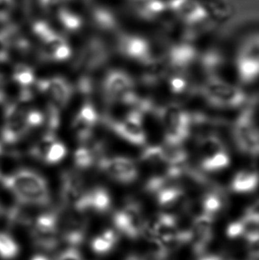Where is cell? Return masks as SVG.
I'll use <instances>...</instances> for the list:
<instances>
[{
    "mask_svg": "<svg viewBox=\"0 0 259 260\" xmlns=\"http://www.w3.org/2000/svg\"><path fill=\"white\" fill-rule=\"evenodd\" d=\"M0 181L21 204L33 206H46L50 204L47 183L39 173L28 169L19 170L2 176Z\"/></svg>",
    "mask_w": 259,
    "mask_h": 260,
    "instance_id": "obj_1",
    "label": "cell"
},
{
    "mask_svg": "<svg viewBox=\"0 0 259 260\" xmlns=\"http://www.w3.org/2000/svg\"><path fill=\"white\" fill-rule=\"evenodd\" d=\"M201 92L208 103L218 109H238L247 102L245 91L214 76L204 82Z\"/></svg>",
    "mask_w": 259,
    "mask_h": 260,
    "instance_id": "obj_2",
    "label": "cell"
},
{
    "mask_svg": "<svg viewBox=\"0 0 259 260\" xmlns=\"http://www.w3.org/2000/svg\"><path fill=\"white\" fill-rule=\"evenodd\" d=\"M235 70L239 80L252 84L259 79V30L246 36L239 45L235 56Z\"/></svg>",
    "mask_w": 259,
    "mask_h": 260,
    "instance_id": "obj_3",
    "label": "cell"
},
{
    "mask_svg": "<svg viewBox=\"0 0 259 260\" xmlns=\"http://www.w3.org/2000/svg\"><path fill=\"white\" fill-rule=\"evenodd\" d=\"M165 127V141L171 147H179L190 135L192 117L186 110L178 106L164 107L158 111Z\"/></svg>",
    "mask_w": 259,
    "mask_h": 260,
    "instance_id": "obj_4",
    "label": "cell"
},
{
    "mask_svg": "<svg viewBox=\"0 0 259 260\" xmlns=\"http://www.w3.org/2000/svg\"><path fill=\"white\" fill-rule=\"evenodd\" d=\"M168 14L189 28L207 24L212 19L210 9L201 0H166Z\"/></svg>",
    "mask_w": 259,
    "mask_h": 260,
    "instance_id": "obj_5",
    "label": "cell"
},
{
    "mask_svg": "<svg viewBox=\"0 0 259 260\" xmlns=\"http://www.w3.org/2000/svg\"><path fill=\"white\" fill-rule=\"evenodd\" d=\"M38 87L49 101L50 126L55 129L59 124V111L70 102L73 91L72 87L65 78L60 77L40 80Z\"/></svg>",
    "mask_w": 259,
    "mask_h": 260,
    "instance_id": "obj_6",
    "label": "cell"
},
{
    "mask_svg": "<svg viewBox=\"0 0 259 260\" xmlns=\"http://www.w3.org/2000/svg\"><path fill=\"white\" fill-rule=\"evenodd\" d=\"M134 81L128 73L114 70L106 76L103 83V93L109 103H123L136 106L139 97L134 91Z\"/></svg>",
    "mask_w": 259,
    "mask_h": 260,
    "instance_id": "obj_7",
    "label": "cell"
},
{
    "mask_svg": "<svg viewBox=\"0 0 259 260\" xmlns=\"http://www.w3.org/2000/svg\"><path fill=\"white\" fill-rule=\"evenodd\" d=\"M234 138L242 152L249 155H259V127L255 122L251 109L242 112L235 121Z\"/></svg>",
    "mask_w": 259,
    "mask_h": 260,
    "instance_id": "obj_8",
    "label": "cell"
},
{
    "mask_svg": "<svg viewBox=\"0 0 259 260\" xmlns=\"http://www.w3.org/2000/svg\"><path fill=\"white\" fill-rule=\"evenodd\" d=\"M119 51L124 56L146 66L165 61L155 55L151 43L140 35H124L118 43Z\"/></svg>",
    "mask_w": 259,
    "mask_h": 260,
    "instance_id": "obj_9",
    "label": "cell"
},
{
    "mask_svg": "<svg viewBox=\"0 0 259 260\" xmlns=\"http://www.w3.org/2000/svg\"><path fill=\"white\" fill-rule=\"evenodd\" d=\"M119 137L131 144L141 146L147 142V133L143 126V113L133 109L123 120L108 121Z\"/></svg>",
    "mask_w": 259,
    "mask_h": 260,
    "instance_id": "obj_10",
    "label": "cell"
},
{
    "mask_svg": "<svg viewBox=\"0 0 259 260\" xmlns=\"http://www.w3.org/2000/svg\"><path fill=\"white\" fill-rule=\"evenodd\" d=\"M28 111L19 103L7 106L5 110V122L1 137L6 144H14L27 134L29 127L27 123Z\"/></svg>",
    "mask_w": 259,
    "mask_h": 260,
    "instance_id": "obj_11",
    "label": "cell"
},
{
    "mask_svg": "<svg viewBox=\"0 0 259 260\" xmlns=\"http://www.w3.org/2000/svg\"><path fill=\"white\" fill-rule=\"evenodd\" d=\"M99 167L110 179L123 184L134 182L139 177L136 164L132 159L124 156L101 159Z\"/></svg>",
    "mask_w": 259,
    "mask_h": 260,
    "instance_id": "obj_12",
    "label": "cell"
},
{
    "mask_svg": "<svg viewBox=\"0 0 259 260\" xmlns=\"http://www.w3.org/2000/svg\"><path fill=\"white\" fill-rule=\"evenodd\" d=\"M144 223L141 209L135 203L127 204L114 216L116 229L132 239H136L142 235Z\"/></svg>",
    "mask_w": 259,
    "mask_h": 260,
    "instance_id": "obj_13",
    "label": "cell"
},
{
    "mask_svg": "<svg viewBox=\"0 0 259 260\" xmlns=\"http://www.w3.org/2000/svg\"><path fill=\"white\" fill-rule=\"evenodd\" d=\"M58 218L54 213H46L38 217L34 226V238L40 246L52 249L57 244Z\"/></svg>",
    "mask_w": 259,
    "mask_h": 260,
    "instance_id": "obj_14",
    "label": "cell"
},
{
    "mask_svg": "<svg viewBox=\"0 0 259 260\" xmlns=\"http://www.w3.org/2000/svg\"><path fill=\"white\" fill-rule=\"evenodd\" d=\"M198 57V52L190 42L176 43L165 53V61L170 67L184 70L189 67Z\"/></svg>",
    "mask_w": 259,
    "mask_h": 260,
    "instance_id": "obj_15",
    "label": "cell"
},
{
    "mask_svg": "<svg viewBox=\"0 0 259 260\" xmlns=\"http://www.w3.org/2000/svg\"><path fill=\"white\" fill-rule=\"evenodd\" d=\"M191 243L196 253L203 254L213 237V218L200 214L193 221L191 229Z\"/></svg>",
    "mask_w": 259,
    "mask_h": 260,
    "instance_id": "obj_16",
    "label": "cell"
},
{
    "mask_svg": "<svg viewBox=\"0 0 259 260\" xmlns=\"http://www.w3.org/2000/svg\"><path fill=\"white\" fill-rule=\"evenodd\" d=\"M98 122V114L90 102L85 103L73 122V129L77 138L83 142L90 140L93 128Z\"/></svg>",
    "mask_w": 259,
    "mask_h": 260,
    "instance_id": "obj_17",
    "label": "cell"
},
{
    "mask_svg": "<svg viewBox=\"0 0 259 260\" xmlns=\"http://www.w3.org/2000/svg\"><path fill=\"white\" fill-rule=\"evenodd\" d=\"M109 51L104 44L98 40L89 43L78 57L77 65L85 70H96L109 59Z\"/></svg>",
    "mask_w": 259,
    "mask_h": 260,
    "instance_id": "obj_18",
    "label": "cell"
},
{
    "mask_svg": "<svg viewBox=\"0 0 259 260\" xmlns=\"http://www.w3.org/2000/svg\"><path fill=\"white\" fill-rule=\"evenodd\" d=\"M131 7L139 17L155 21L168 14L166 0H129Z\"/></svg>",
    "mask_w": 259,
    "mask_h": 260,
    "instance_id": "obj_19",
    "label": "cell"
},
{
    "mask_svg": "<svg viewBox=\"0 0 259 260\" xmlns=\"http://www.w3.org/2000/svg\"><path fill=\"white\" fill-rule=\"evenodd\" d=\"M111 204V198L109 192L103 187H97L85 192L83 198L75 209L78 211H84L91 209L98 212H105Z\"/></svg>",
    "mask_w": 259,
    "mask_h": 260,
    "instance_id": "obj_20",
    "label": "cell"
},
{
    "mask_svg": "<svg viewBox=\"0 0 259 260\" xmlns=\"http://www.w3.org/2000/svg\"><path fill=\"white\" fill-rule=\"evenodd\" d=\"M259 187V172L254 169L239 171L232 178L230 189L235 193L247 194L255 192Z\"/></svg>",
    "mask_w": 259,
    "mask_h": 260,
    "instance_id": "obj_21",
    "label": "cell"
},
{
    "mask_svg": "<svg viewBox=\"0 0 259 260\" xmlns=\"http://www.w3.org/2000/svg\"><path fill=\"white\" fill-rule=\"evenodd\" d=\"M85 192L86 191L84 190L83 180L80 177L75 174H66L64 176L61 189V197L64 204L76 207Z\"/></svg>",
    "mask_w": 259,
    "mask_h": 260,
    "instance_id": "obj_22",
    "label": "cell"
},
{
    "mask_svg": "<svg viewBox=\"0 0 259 260\" xmlns=\"http://www.w3.org/2000/svg\"><path fill=\"white\" fill-rule=\"evenodd\" d=\"M231 165V156L226 148L201 155L200 166L205 173H216L223 172Z\"/></svg>",
    "mask_w": 259,
    "mask_h": 260,
    "instance_id": "obj_23",
    "label": "cell"
},
{
    "mask_svg": "<svg viewBox=\"0 0 259 260\" xmlns=\"http://www.w3.org/2000/svg\"><path fill=\"white\" fill-rule=\"evenodd\" d=\"M154 193L157 204L165 209L179 206L185 200V193L182 188L177 185H170L168 182L163 185Z\"/></svg>",
    "mask_w": 259,
    "mask_h": 260,
    "instance_id": "obj_24",
    "label": "cell"
},
{
    "mask_svg": "<svg viewBox=\"0 0 259 260\" xmlns=\"http://www.w3.org/2000/svg\"><path fill=\"white\" fill-rule=\"evenodd\" d=\"M202 213L214 218L219 213L224 206V200L221 194L217 192H210L203 197L202 200Z\"/></svg>",
    "mask_w": 259,
    "mask_h": 260,
    "instance_id": "obj_25",
    "label": "cell"
},
{
    "mask_svg": "<svg viewBox=\"0 0 259 260\" xmlns=\"http://www.w3.org/2000/svg\"><path fill=\"white\" fill-rule=\"evenodd\" d=\"M117 242V236L113 230H107L102 236L95 237L91 242V249L98 254H106L112 250Z\"/></svg>",
    "mask_w": 259,
    "mask_h": 260,
    "instance_id": "obj_26",
    "label": "cell"
},
{
    "mask_svg": "<svg viewBox=\"0 0 259 260\" xmlns=\"http://www.w3.org/2000/svg\"><path fill=\"white\" fill-rule=\"evenodd\" d=\"M13 80L19 86L27 89V87L33 85L35 81V74L33 69L25 64H18L17 66L14 68Z\"/></svg>",
    "mask_w": 259,
    "mask_h": 260,
    "instance_id": "obj_27",
    "label": "cell"
},
{
    "mask_svg": "<svg viewBox=\"0 0 259 260\" xmlns=\"http://www.w3.org/2000/svg\"><path fill=\"white\" fill-rule=\"evenodd\" d=\"M56 141V138H55V135H54L53 132H49V133L45 134V135L33 146V148H32L31 150H30L33 157L44 161L45 158H46L47 153L49 151L50 148L52 147V145Z\"/></svg>",
    "mask_w": 259,
    "mask_h": 260,
    "instance_id": "obj_28",
    "label": "cell"
},
{
    "mask_svg": "<svg viewBox=\"0 0 259 260\" xmlns=\"http://www.w3.org/2000/svg\"><path fill=\"white\" fill-rule=\"evenodd\" d=\"M19 247L10 236L0 234V257L4 259H12L17 256Z\"/></svg>",
    "mask_w": 259,
    "mask_h": 260,
    "instance_id": "obj_29",
    "label": "cell"
},
{
    "mask_svg": "<svg viewBox=\"0 0 259 260\" xmlns=\"http://www.w3.org/2000/svg\"><path fill=\"white\" fill-rule=\"evenodd\" d=\"M169 91L174 95H183L189 89V81L180 73L171 75L167 79Z\"/></svg>",
    "mask_w": 259,
    "mask_h": 260,
    "instance_id": "obj_30",
    "label": "cell"
},
{
    "mask_svg": "<svg viewBox=\"0 0 259 260\" xmlns=\"http://www.w3.org/2000/svg\"><path fill=\"white\" fill-rule=\"evenodd\" d=\"M74 161L77 167L81 169H86L94 164V153L90 148L81 147L75 153Z\"/></svg>",
    "mask_w": 259,
    "mask_h": 260,
    "instance_id": "obj_31",
    "label": "cell"
},
{
    "mask_svg": "<svg viewBox=\"0 0 259 260\" xmlns=\"http://www.w3.org/2000/svg\"><path fill=\"white\" fill-rule=\"evenodd\" d=\"M243 237L250 259L259 260V229L250 230Z\"/></svg>",
    "mask_w": 259,
    "mask_h": 260,
    "instance_id": "obj_32",
    "label": "cell"
},
{
    "mask_svg": "<svg viewBox=\"0 0 259 260\" xmlns=\"http://www.w3.org/2000/svg\"><path fill=\"white\" fill-rule=\"evenodd\" d=\"M201 61L205 71L214 72L223 64V58L217 51H208L202 56Z\"/></svg>",
    "mask_w": 259,
    "mask_h": 260,
    "instance_id": "obj_33",
    "label": "cell"
},
{
    "mask_svg": "<svg viewBox=\"0 0 259 260\" xmlns=\"http://www.w3.org/2000/svg\"><path fill=\"white\" fill-rule=\"evenodd\" d=\"M67 155V148L61 142L55 141L46 155L44 162L47 165H57L62 161Z\"/></svg>",
    "mask_w": 259,
    "mask_h": 260,
    "instance_id": "obj_34",
    "label": "cell"
},
{
    "mask_svg": "<svg viewBox=\"0 0 259 260\" xmlns=\"http://www.w3.org/2000/svg\"><path fill=\"white\" fill-rule=\"evenodd\" d=\"M252 225H249L243 219H238L236 221L232 222L231 224L226 229V236L229 238H238V237H243L247 233L249 232Z\"/></svg>",
    "mask_w": 259,
    "mask_h": 260,
    "instance_id": "obj_35",
    "label": "cell"
},
{
    "mask_svg": "<svg viewBox=\"0 0 259 260\" xmlns=\"http://www.w3.org/2000/svg\"><path fill=\"white\" fill-rule=\"evenodd\" d=\"M59 17H60V22L69 30H77L80 28L82 24L80 18L69 11H61Z\"/></svg>",
    "mask_w": 259,
    "mask_h": 260,
    "instance_id": "obj_36",
    "label": "cell"
},
{
    "mask_svg": "<svg viewBox=\"0 0 259 260\" xmlns=\"http://www.w3.org/2000/svg\"><path fill=\"white\" fill-rule=\"evenodd\" d=\"M242 218L250 225H259V199L246 209Z\"/></svg>",
    "mask_w": 259,
    "mask_h": 260,
    "instance_id": "obj_37",
    "label": "cell"
},
{
    "mask_svg": "<svg viewBox=\"0 0 259 260\" xmlns=\"http://www.w3.org/2000/svg\"><path fill=\"white\" fill-rule=\"evenodd\" d=\"M27 123L28 126L30 128H34V127H38L44 123L45 120V116L43 115L42 113L39 111V110H29L27 113Z\"/></svg>",
    "mask_w": 259,
    "mask_h": 260,
    "instance_id": "obj_38",
    "label": "cell"
},
{
    "mask_svg": "<svg viewBox=\"0 0 259 260\" xmlns=\"http://www.w3.org/2000/svg\"><path fill=\"white\" fill-rule=\"evenodd\" d=\"M9 59V44L4 36L0 35V62H6Z\"/></svg>",
    "mask_w": 259,
    "mask_h": 260,
    "instance_id": "obj_39",
    "label": "cell"
},
{
    "mask_svg": "<svg viewBox=\"0 0 259 260\" xmlns=\"http://www.w3.org/2000/svg\"><path fill=\"white\" fill-rule=\"evenodd\" d=\"M12 0H0V18H4L11 9Z\"/></svg>",
    "mask_w": 259,
    "mask_h": 260,
    "instance_id": "obj_40",
    "label": "cell"
},
{
    "mask_svg": "<svg viewBox=\"0 0 259 260\" xmlns=\"http://www.w3.org/2000/svg\"><path fill=\"white\" fill-rule=\"evenodd\" d=\"M6 97V91H5V84H4L3 78L0 76V102H3Z\"/></svg>",
    "mask_w": 259,
    "mask_h": 260,
    "instance_id": "obj_41",
    "label": "cell"
},
{
    "mask_svg": "<svg viewBox=\"0 0 259 260\" xmlns=\"http://www.w3.org/2000/svg\"><path fill=\"white\" fill-rule=\"evenodd\" d=\"M199 260H229L225 257H219V256H216V255H210V256H204V257H201Z\"/></svg>",
    "mask_w": 259,
    "mask_h": 260,
    "instance_id": "obj_42",
    "label": "cell"
},
{
    "mask_svg": "<svg viewBox=\"0 0 259 260\" xmlns=\"http://www.w3.org/2000/svg\"><path fill=\"white\" fill-rule=\"evenodd\" d=\"M31 260H49L47 257H45V256H42V255H38V256H35V257H33L31 258Z\"/></svg>",
    "mask_w": 259,
    "mask_h": 260,
    "instance_id": "obj_43",
    "label": "cell"
},
{
    "mask_svg": "<svg viewBox=\"0 0 259 260\" xmlns=\"http://www.w3.org/2000/svg\"><path fill=\"white\" fill-rule=\"evenodd\" d=\"M126 260H142L140 257H137V256H131V257H127Z\"/></svg>",
    "mask_w": 259,
    "mask_h": 260,
    "instance_id": "obj_44",
    "label": "cell"
},
{
    "mask_svg": "<svg viewBox=\"0 0 259 260\" xmlns=\"http://www.w3.org/2000/svg\"><path fill=\"white\" fill-rule=\"evenodd\" d=\"M1 154H2V148H1V145H0V155H1ZM1 177H2V175L0 173V179H1Z\"/></svg>",
    "mask_w": 259,
    "mask_h": 260,
    "instance_id": "obj_45",
    "label": "cell"
},
{
    "mask_svg": "<svg viewBox=\"0 0 259 260\" xmlns=\"http://www.w3.org/2000/svg\"><path fill=\"white\" fill-rule=\"evenodd\" d=\"M2 212H3V209H2V206L0 205V215L2 214Z\"/></svg>",
    "mask_w": 259,
    "mask_h": 260,
    "instance_id": "obj_46",
    "label": "cell"
}]
</instances>
